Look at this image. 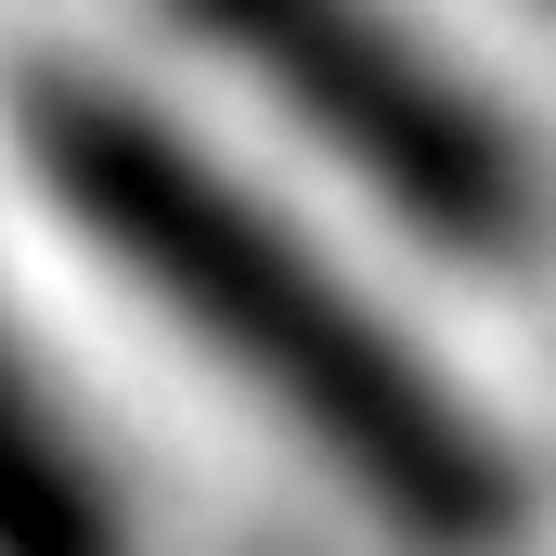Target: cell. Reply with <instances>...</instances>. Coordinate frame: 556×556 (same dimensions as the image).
I'll use <instances>...</instances> for the list:
<instances>
[{"label": "cell", "instance_id": "obj_3", "mask_svg": "<svg viewBox=\"0 0 556 556\" xmlns=\"http://www.w3.org/2000/svg\"><path fill=\"white\" fill-rule=\"evenodd\" d=\"M0 556H130L117 479L91 466V440L39 389L13 324H0Z\"/></svg>", "mask_w": 556, "mask_h": 556}, {"label": "cell", "instance_id": "obj_1", "mask_svg": "<svg viewBox=\"0 0 556 556\" xmlns=\"http://www.w3.org/2000/svg\"><path fill=\"white\" fill-rule=\"evenodd\" d=\"M13 142H26L39 194L247 402H273L402 544L479 556V544L518 531V466H505L492 427L440 389V363H427L389 311H363L311 233H285L273 207L220 155H194L155 104L104 91V78H26Z\"/></svg>", "mask_w": 556, "mask_h": 556}, {"label": "cell", "instance_id": "obj_2", "mask_svg": "<svg viewBox=\"0 0 556 556\" xmlns=\"http://www.w3.org/2000/svg\"><path fill=\"white\" fill-rule=\"evenodd\" d=\"M207 52H233L337 168H363L440 247H518L531 233V155L518 130L427 52L389 0H181Z\"/></svg>", "mask_w": 556, "mask_h": 556}]
</instances>
